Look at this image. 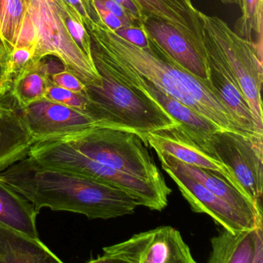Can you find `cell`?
<instances>
[{
    "instance_id": "1",
    "label": "cell",
    "mask_w": 263,
    "mask_h": 263,
    "mask_svg": "<svg viewBox=\"0 0 263 263\" xmlns=\"http://www.w3.org/2000/svg\"><path fill=\"white\" fill-rule=\"evenodd\" d=\"M0 178L41 211L48 208L110 219L133 214L141 203L127 192L102 181L27 157L0 172Z\"/></svg>"
},
{
    "instance_id": "2",
    "label": "cell",
    "mask_w": 263,
    "mask_h": 263,
    "mask_svg": "<svg viewBox=\"0 0 263 263\" xmlns=\"http://www.w3.org/2000/svg\"><path fill=\"white\" fill-rule=\"evenodd\" d=\"M87 30L91 46L97 50L121 61L161 91L193 109L219 128L249 135L240 128L220 101L212 81L192 74L152 41L150 49L137 47L118 36L99 20L93 21Z\"/></svg>"
},
{
    "instance_id": "3",
    "label": "cell",
    "mask_w": 263,
    "mask_h": 263,
    "mask_svg": "<svg viewBox=\"0 0 263 263\" xmlns=\"http://www.w3.org/2000/svg\"><path fill=\"white\" fill-rule=\"evenodd\" d=\"M98 70L101 84L86 86L90 118L97 127L136 134L148 146L149 134L181 125L152 98Z\"/></svg>"
},
{
    "instance_id": "4",
    "label": "cell",
    "mask_w": 263,
    "mask_h": 263,
    "mask_svg": "<svg viewBox=\"0 0 263 263\" xmlns=\"http://www.w3.org/2000/svg\"><path fill=\"white\" fill-rule=\"evenodd\" d=\"M28 156L41 164L70 171L118 187L151 210L165 209L172 193L168 186L163 187L144 181L98 162L61 140L48 138L35 141Z\"/></svg>"
},
{
    "instance_id": "5",
    "label": "cell",
    "mask_w": 263,
    "mask_h": 263,
    "mask_svg": "<svg viewBox=\"0 0 263 263\" xmlns=\"http://www.w3.org/2000/svg\"><path fill=\"white\" fill-rule=\"evenodd\" d=\"M50 139L65 141L89 158L140 179L167 186L147 144L136 134L95 126Z\"/></svg>"
},
{
    "instance_id": "6",
    "label": "cell",
    "mask_w": 263,
    "mask_h": 263,
    "mask_svg": "<svg viewBox=\"0 0 263 263\" xmlns=\"http://www.w3.org/2000/svg\"><path fill=\"white\" fill-rule=\"evenodd\" d=\"M203 31L211 38L236 80L263 134L261 90L263 81L262 47L241 37L218 16L199 11Z\"/></svg>"
},
{
    "instance_id": "7",
    "label": "cell",
    "mask_w": 263,
    "mask_h": 263,
    "mask_svg": "<svg viewBox=\"0 0 263 263\" xmlns=\"http://www.w3.org/2000/svg\"><path fill=\"white\" fill-rule=\"evenodd\" d=\"M184 132L204 152L222 163L248 198L261 209L263 136L222 129L203 136Z\"/></svg>"
},
{
    "instance_id": "8",
    "label": "cell",
    "mask_w": 263,
    "mask_h": 263,
    "mask_svg": "<svg viewBox=\"0 0 263 263\" xmlns=\"http://www.w3.org/2000/svg\"><path fill=\"white\" fill-rule=\"evenodd\" d=\"M27 4L36 30L33 59L40 61L46 56L56 57L85 86L100 85L101 76L93 60L85 54L70 36L58 9L46 0H27Z\"/></svg>"
},
{
    "instance_id": "9",
    "label": "cell",
    "mask_w": 263,
    "mask_h": 263,
    "mask_svg": "<svg viewBox=\"0 0 263 263\" xmlns=\"http://www.w3.org/2000/svg\"><path fill=\"white\" fill-rule=\"evenodd\" d=\"M88 262L195 263V260L179 231L163 226L104 248L102 255Z\"/></svg>"
},
{
    "instance_id": "10",
    "label": "cell",
    "mask_w": 263,
    "mask_h": 263,
    "mask_svg": "<svg viewBox=\"0 0 263 263\" xmlns=\"http://www.w3.org/2000/svg\"><path fill=\"white\" fill-rule=\"evenodd\" d=\"M161 167L175 181L192 210L197 213L207 214L223 229L237 233L262 224V219L255 221L249 218L189 175L168 166Z\"/></svg>"
},
{
    "instance_id": "11",
    "label": "cell",
    "mask_w": 263,
    "mask_h": 263,
    "mask_svg": "<svg viewBox=\"0 0 263 263\" xmlns=\"http://www.w3.org/2000/svg\"><path fill=\"white\" fill-rule=\"evenodd\" d=\"M19 110L35 141L73 135L95 127L87 115L47 98Z\"/></svg>"
},
{
    "instance_id": "12",
    "label": "cell",
    "mask_w": 263,
    "mask_h": 263,
    "mask_svg": "<svg viewBox=\"0 0 263 263\" xmlns=\"http://www.w3.org/2000/svg\"><path fill=\"white\" fill-rule=\"evenodd\" d=\"M203 34L211 70V81L218 98L243 132L251 135L263 136L258 130L247 101L226 61L211 38L204 31Z\"/></svg>"
},
{
    "instance_id": "13",
    "label": "cell",
    "mask_w": 263,
    "mask_h": 263,
    "mask_svg": "<svg viewBox=\"0 0 263 263\" xmlns=\"http://www.w3.org/2000/svg\"><path fill=\"white\" fill-rule=\"evenodd\" d=\"M147 143L155 152L172 155L184 164L212 170L220 174L237 190L247 197L230 171L222 163L209 155L194 142L180 125L149 134Z\"/></svg>"
},
{
    "instance_id": "14",
    "label": "cell",
    "mask_w": 263,
    "mask_h": 263,
    "mask_svg": "<svg viewBox=\"0 0 263 263\" xmlns=\"http://www.w3.org/2000/svg\"><path fill=\"white\" fill-rule=\"evenodd\" d=\"M143 26L150 41L173 61L198 78L211 81L208 57L202 54L173 26L153 17H146Z\"/></svg>"
},
{
    "instance_id": "15",
    "label": "cell",
    "mask_w": 263,
    "mask_h": 263,
    "mask_svg": "<svg viewBox=\"0 0 263 263\" xmlns=\"http://www.w3.org/2000/svg\"><path fill=\"white\" fill-rule=\"evenodd\" d=\"M144 19L153 17L173 26L207 57L202 24L192 0H132Z\"/></svg>"
},
{
    "instance_id": "16",
    "label": "cell",
    "mask_w": 263,
    "mask_h": 263,
    "mask_svg": "<svg viewBox=\"0 0 263 263\" xmlns=\"http://www.w3.org/2000/svg\"><path fill=\"white\" fill-rule=\"evenodd\" d=\"M161 165L168 166L189 175L202 184L211 192L227 201L238 212L252 220L262 219L261 209L257 207L246 195L237 190L222 175L212 170L184 164L172 155L156 152Z\"/></svg>"
},
{
    "instance_id": "17",
    "label": "cell",
    "mask_w": 263,
    "mask_h": 263,
    "mask_svg": "<svg viewBox=\"0 0 263 263\" xmlns=\"http://www.w3.org/2000/svg\"><path fill=\"white\" fill-rule=\"evenodd\" d=\"M211 243L209 263H262V224L237 233L224 229Z\"/></svg>"
},
{
    "instance_id": "18",
    "label": "cell",
    "mask_w": 263,
    "mask_h": 263,
    "mask_svg": "<svg viewBox=\"0 0 263 263\" xmlns=\"http://www.w3.org/2000/svg\"><path fill=\"white\" fill-rule=\"evenodd\" d=\"M0 101V172L28 157L35 142L19 107Z\"/></svg>"
},
{
    "instance_id": "19",
    "label": "cell",
    "mask_w": 263,
    "mask_h": 263,
    "mask_svg": "<svg viewBox=\"0 0 263 263\" xmlns=\"http://www.w3.org/2000/svg\"><path fill=\"white\" fill-rule=\"evenodd\" d=\"M0 262L62 263L40 238L0 221Z\"/></svg>"
},
{
    "instance_id": "20",
    "label": "cell",
    "mask_w": 263,
    "mask_h": 263,
    "mask_svg": "<svg viewBox=\"0 0 263 263\" xmlns=\"http://www.w3.org/2000/svg\"><path fill=\"white\" fill-rule=\"evenodd\" d=\"M39 211L27 198L0 178V221L33 238H40L36 227Z\"/></svg>"
},
{
    "instance_id": "21",
    "label": "cell",
    "mask_w": 263,
    "mask_h": 263,
    "mask_svg": "<svg viewBox=\"0 0 263 263\" xmlns=\"http://www.w3.org/2000/svg\"><path fill=\"white\" fill-rule=\"evenodd\" d=\"M38 61L33 59L10 83V96L19 108L45 98L49 78L37 69Z\"/></svg>"
},
{
    "instance_id": "22",
    "label": "cell",
    "mask_w": 263,
    "mask_h": 263,
    "mask_svg": "<svg viewBox=\"0 0 263 263\" xmlns=\"http://www.w3.org/2000/svg\"><path fill=\"white\" fill-rule=\"evenodd\" d=\"M27 8V0H0V46L7 55L16 46Z\"/></svg>"
},
{
    "instance_id": "23",
    "label": "cell",
    "mask_w": 263,
    "mask_h": 263,
    "mask_svg": "<svg viewBox=\"0 0 263 263\" xmlns=\"http://www.w3.org/2000/svg\"><path fill=\"white\" fill-rule=\"evenodd\" d=\"M67 30L80 48L90 59L92 58L91 39L84 24L81 21L67 17L64 19Z\"/></svg>"
},
{
    "instance_id": "24",
    "label": "cell",
    "mask_w": 263,
    "mask_h": 263,
    "mask_svg": "<svg viewBox=\"0 0 263 263\" xmlns=\"http://www.w3.org/2000/svg\"><path fill=\"white\" fill-rule=\"evenodd\" d=\"M49 80L54 85L67 89L74 93H86L87 91L85 84L81 82L78 77L68 70L55 73L52 75Z\"/></svg>"
},
{
    "instance_id": "25",
    "label": "cell",
    "mask_w": 263,
    "mask_h": 263,
    "mask_svg": "<svg viewBox=\"0 0 263 263\" xmlns=\"http://www.w3.org/2000/svg\"><path fill=\"white\" fill-rule=\"evenodd\" d=\"M127 42L144 49H150L151 44L144 26L141 27H123L114 31Z\"/></svg>"
},
{
    "instance_id": "26",
    "label": "cell",
    "mask_w": 263,
    "mask_h": 263,
    "mask_svg": "<svg viewBox=\"0 0 263 263\" xmlns=\"http://www.w3.org/2000/svg\"><path fill=\"white\" fill-rule=\"evenodd\" d=\"M91 4L92 7L96 13L97 21L99 20L110 30L116 31L123 27H127L118 16L110 13L101 3L98 2L97 0H92Z\"/></svg>"
},
{
    "instance_id": "27",
    "label": "cell",
    "mask_w": 263,
    "mask_h": 263,
    "mask_svg": "<svg viewBox=\"0 0 263 263\" xmlns=\"http://www.w3.org/2000/svg\"><path fill=\"white\" fill-rule=\"evenodd\" d=\"M97 1L101 3L110 13L118 16L125 24L126 27H138L132 17L129 16L127 12L124 10V7L115 2V0H97Z\"/></svg>"
},
{
    "instance_id": "28",
    "label": "cell",
    "mask_w": 263,
    "mask_h": 263,
    "mask_svg": "<svg viewBox=\"0 0 263 263\" xmlns=\"http://www.w3.org/2000/svg\"><path fill=\"white\" fill-rule=\"evenodd\" d=\"M46 1L49 4H52L55 8L58 9V11L61 13L64 19L70 17L71 19L81 21L84 24L81 15L71 6L69 5L65 0H46Z\"/></svg>"
},
{
    "instance_id": "29",
    "label": "cell",
    "mask_w": 263,
    "mask_h": 263,
    "mask_svg": "<svg viewBox=\"0 0 263 263\" xmlns=\"http://www.w3.org/2000/svg\"><path fill=\"white\" fill-rule=\"evenodd\" d=\"M115 1L124 7V10L127 12L129 16L132 17L138 27L143 26L144 16L132 0H115Z\"/></svg>"
},
{
    "instance_id": "30",
    "label": "cell",
    "mask_w": 263,
    "mask_h": 263,
    "mask_svg": "<svg viewBox=\"0 0 263 263\" xmlns=\"http://www.w3.org/2000/svg\"><path fill=\"white\" fill-rule=\"evenodd\" d=\"M6 61L7 53L0 47V101L7 98L10 92V86L6 78Z\"/></svg>"
},
{
    "instance_id": "31",
    "label": "cell",
    "mask_w": 263,
    "mask_h": 263,
    "mask_svg": "<svg viewBox=\"0 0 263 263\" xmlns=\"http://www.w3.org/2000/svg\"><path fill=\"white\" fill-rule=\"evenodd\" d=\"M65 1L81 15L85 27H88L93 22V20L90 17V15L87 13V10H86L85 7L83 4L82 0H65Z\"/></svg>"
},
{
    "instance_id": "32",
    "label": "cell",
    "mask_w": 263,
    "mask_h": 263,
    "mask_svg": "<svg viewBox=\"0 0 263 263\" xmlns=\"http://www.w3.org/2000/svg\"><path fill=\"white\" fill-rule=\"evenodd\" d=\"M0 47H1V46H0ZM1 48H2V47H1ZM3 49V48H2Z\"/></svg>"
},
{
    "instance_id": "33",
    "label": "cell",
    "mask_w": 263,
    "mask_h": 263,
    "mask_svg": "<svg viewBox=\"0 0 263 263\" xmlns=\"http://www.w3.org/2000/svg\"></svg>"
}]
</instances>
